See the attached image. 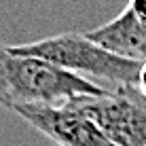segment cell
Here are the masks:
<instances>
[{
	"mask_svg": "<svg viewBox=\"0 0 146 146\" xmlns=\"http://www.w3.org/2000/svg\"><path fill=\"white\" fill-rule=\"evenodd\" d=\"M106 89L32 55H19L0 44V106H66L80 95H102Z\"/></svg>",
	"mask_w": 146,
	"mask_h": 146,
	"instance_id": "obj_1",
	"label": "cell"
},
{
	"mask_svg": "<svg viewBox=\"0 0 146 146\" xmlns=\"http://www.w3.org/2000/svg\"><path fill=\"white\" fill-rule=\"evenodd\" d=\"M11 49L19 55L44 59L57 68H64L76 76L100 85L106 91H114L121 87H138L140 70H142V62L119 57L91 42L85 34L74 32L57 34Z\"/></svg>",
	"mask_w": 146,
	"mask_h": 146,
	"instance_id": "obj_2",
	"label": "cell"
},
{
	"mask_svg": "<svg viewBox=\"0 0 146 146\" xmlns=\"http://www.w3.org/2000/svg\"><path fill=\"white\" fill-rule=\"evenodd\" d=\"M68 104L89 117L117 146H146V98L138 87L80 95Z\"/></svg>",
	"mask_w": 146,
	"mask_h": 146,
	"instance_id": "obj_3",
	"label": "cell"
},
{
	"mask_svg": "<svg viewBox=\"0 0 146 146\" xmlns=\"http://www.w3.org/2000/svg\"><path fill=\"white\" fill-rule=\"evenodd\" d=\"M13 112L57 146H117L91 119L72 108L70 104L19 106Z\"/></svg>",
	"mask_w": 146,
	"mask_h": 146,
	"instance_id": "obj_4",
	"label": "cell"
},
{
	"mask_svg": "<svg viewBox=\"0 0 146 146\" xmlns=\"http://www.w3.org/2000/svg\"><path fill=\"white\" fill-rule=\"evenodd\" d=\"M85 36L119 57L146 62V23L140 21L129 7H125L108 23L85 32Z\"/></svg>",
	"mask_w": 146,
	"mask_h": 146,
	"instance_id": "obj_5",
	"label": "cell"
},
{
	"mask_svg": "<svg viewBox=\"0 0 146 146\" xmlns=\"http://www.w3.org/2000/svg\"><path fill=\"white\" fill-rule=\"evenodd\" d=\"M127 7L131 9V13L140 19V21L146 23V0H129Z\"/></svg>",
	"mask_w": 146,
	"mask_h": 146,
	"instance_id": "obj_6",
	"label": "cell"
},
{
	"mask_svg": "<svg viewBox=\"0 0 146 146\" xmlns=\"http://www.w3.org/2000/svg\"><path fill=\"white\" fill-rule=\"evenodd\" d=\"M138 91L146 98V62L142 64V70H140V78H138Z\"/></svg>",
	"mask_w": 146,
	"mask_h": 146,
	"instance_id": "obj_7",
	"label": "cell"
}]
</instances>
